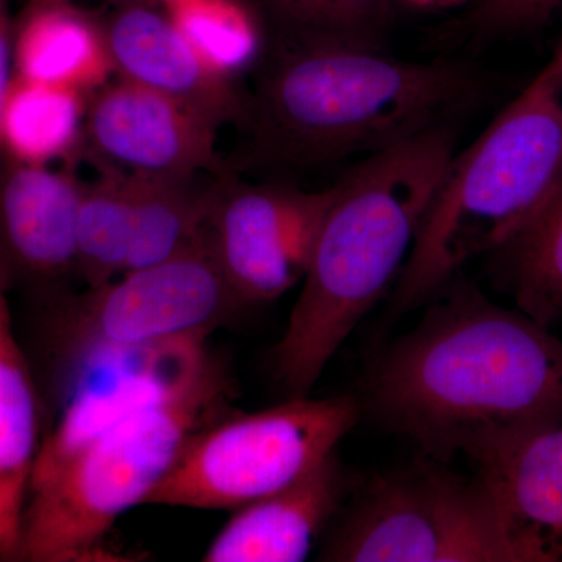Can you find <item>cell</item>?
Segmentation results:
<instances>
[{"label": "cell", "instance_id": "cell-7", "mask_svg": "<svg viewBox=\"0 0 562 562\" xmlns=\"http://www.w3.org/2000/svg\"><path fill=\"white\" fill-rule=\"evenodd\" d=\"M244 305L203 241L65 299L47 317L44 336L72 376L109 355L206 339Z\"/></svg>", "mask_w": 562, "mask_h": 562}, {"label": "cell", "instance_id": "cell-18", "mask_svg": "<svg viewBox=\"0 0 562 562\" xmlns=\"http://www.w3.org/2000/svg\"><path fill=\"white\" fill-rule=\"evenodd\" d=\"M124 176L132 195V243L125 272L171 260L205 241L216 183L205 187L199 176Z\"/></svg>", "mask_w": 562, "mask_h": 562}, {"label": "cell", "instance_id": "cell-11", "mask_svg": "<svg viewBox=\"0 0 562 562\" xmlns=\"http://www.w3.org/2000/svg\"><path fill=\"white\" fill-rule=\"evenodd\" d=\"M205 341L122 351L79 369L74 375L92 371L99 380L76 383L60 419L41 442L33 473L49 471L95 436L190 382L211 361Z\"/></svg>", "mask_w": 562, "mask_h": 562}, {"label": "cell", "instance_id": "cell-26", "mask_svg": "<svg viewBox=\"0 0 562 562\" xmlns=\"http://www.w3.org/2000/svg\"><path fill=\"white\" fill-rule=\"evenodd\" d=\"M469 2L475 3L476 0H395V3H402V5L416 10L454 9V7H461Z\"/></svg>", "mask_w": 562, "mask_h": 562}, {"label": "cell", "instance_id": "cell-19", "mask_svg": "<svg viewBox=\"0 0 562 562\" xmlns=\"http://www.w3.org/2000/svg\"><path fill=\"white\" fill-rule=\"evenodd\" d=\"M83 92L13 76L3 106V158L49 166L83 139Z\"/></svg>", "mask_w": 562, "mask_h": 562}, {"label": "cell", "instance_id": "cell-21", "mask_svg": "<svg viewBox=\"0 0 562 562\" xmlns=\"http://www.w3.org/2000/svg\"><path fill=\"white\" fill-rule=\"evenodd\" d=\"M503 250L513 255L514 295L520 312L543 327L562 322V181Z\"/></svg>", "mask_w": 562, "mask_h": 562}, {"label": "cell", "instance_id": "cell-2", "mask_svg": "<svg viewBox=\"0 0 562 562\" xmlns=\"http://www.w3.org/2000/svg\"><path fill=\"white\" fill-rule=\"evenodd\" d=\"M247 99L250 154L262 165L317 168L447 127L479 99L475 70L406 61L384 49L277 38Z\"/></svg>", "mask_w": 562, "mask_h": 562}, {"label": "cell", "instance_id": "cell-22", "mask_svg": "<svg viewBox=\"0 0 562 562\" xmlns=\"http://www.w3.org/2000/svg\"><path fill=\"white\" fill-rule=\"evenodd\" d=\"M277 38L384 49L395 0H258Z\"/></svg>", "mask_w": 562, "mask_h": 562}, {"label": "cell", "instance_id": "cell-6", "mask_svg": "<svg viewBox=\"0 0 562 562\" xmlns=\"http://www.w3.org/2000/svg\"><path fill=\"white\" fill-rule=\"evenodd\" d=\"M360 419L350 395L236 414L190 436L146 505L235 512L313 471Z\"/></svg>", "mask_w": 562, "mask_h": 562}, {"label": "cell", "instance_id": "cell-8", "mask_svg": "<svg viewBox=\"0 0 562 562\" xmlns=\"http://www.w3.org/2000/svg\"><path fill=\"white\" fill-rule=\"evenodd\" d=\"M438 462L366 484L328 536L321 560L514 562L482 482Z\"/></svg>", "mask_w": 562, "mask_h": 562}, {"label": "cell", "instance_id": "cell-13", "mask_svg": "<svg viewBox=\"0 0 562 562\" xmlns=\"http://www.w3.org/2000/svg\"><path fill=\"white\" fill-rule=\"evenodd\" d=\"M103 31L121 79L183 103L217 128L243 124L247 99L231 77L203 63L168 14L146 3H127L111 14Z\"/></svg>", "mask_w": 562, "mask_h": 562}, {"label": "cell", "instance_id": "cell-9", "mask_svg": "<svg viewBox=\"0 0 562 562\" xmlns=\"http://www.w3.org/2000/svg\"><path fill=\"white\" fill-rule=\"evenodd\" d=\"M333 187L217 181L205 243L233 291L247 305L279 299L302 283Z\"/></svg>", "mask_w": 562, "mask_h": 562}, {"label": "cell", "instance_id": "cell-4", "mask_svg": "<svg viewBox=\"0 0 562 562\" xmlns=\"http://www.w3.org/2000/svg\"><path fill=\"white\" fill-rule=\"evenodd\" d=\"M561 181L560 44L531 83L447 162L395 283V312L443 290L465 262L508 247Z\"/></svg>", "mask_w": 562, "mask_h": 562}, {"label": "cell", "instance_id": "cell-1", "mask_svg": "<svg viewBox=\"0 0 562 562\" xmlns=\"http://www.w3.org/2000/svg\"><path fill=\"white\" fill-rule=\"evenodd\" d=\"M366 376L384 427L435 461L562 420V341L522 312L453 284Z\"/></svg>", "mask_w": 562, "mask_h": 562}, {"label": "cell", "instance_id": "cell-29", "mask_svg": "<svg viewBox=\"0 0 562 562\" xmlns=\"http://www.w3.org/2000/svg\"><path fill=\"white\" fill-rule=\"evenodd\" d=\"M560 44H561V47H562V41H561V43H560Z\"/></svg>", "mask_w": 562, "mask_h": 562}, {"label": "cell", "instance_id": "cell-12", "mask_svg": "<svg viewBox=\"0 0 562 562\" xmlns=\"http://www.w3.org/2000/svg\"><path fill=\"white\" fill-rule=\"evenodd\" d=\"M514 562H562V420L473 458Z\"/></svg>", "mask_w": 562, "mask_h": 562}, {"label": "cell", "instance_id": "cell-3", "mask_svg": "<svg viewBox=\"0 0 562 562\" xmlns=\"http://www.w3.org/2000/svg\"><path fill=\"white\" fill-rule=\"evenodd\" d=\"M454 154L452 125L362 158L333 187L302 291L272 360L306 397L351 331L397 281Z\"/></svg>", "mask_w": 562, "mask_h": 562}, {"label": "cell", "instance_id": "cell-10", "mask_svg": "<svg viewBox=\"0 0 562 562\" xmlns=\"http://www.w3.org/2000/svg\"><path fill=\"white\" fill-rule=\"evenodd\" d=\"M217 131L183 103L124 79L103 85L83 125L103 169L177 179L216 169Z\"/></svg>", "mask_w": 562, "mask_h": 562}, {"label": "cell", "instance_id": "cell-20", "mask_svg": "<svg viewBox=\"0 0 562 562\" xmlns=\"http://www.w3.org/2000/svg\"><path fill=\"white\" fill-rule=\"evenodd\" d=\"M132 243V195L124 173L105 169L83 184L76 224V269L88 286L116 279L127 269Z\"/></svg>", "mask_w": 562, "mask_h": 562}, {"label": "cell", "instance_id": "cell-5", "mask_svg": "<svg viewBox=\"0 0 562 562\" xmlns=\"http://www.w3.org/2000/svg\"><path fill=\"white\" fill-rule=\"evenodd\" d=\"M228 379L211 360L160 402L125 417L49 471L33 473L18 561H99L122 514L146 505L190 436L224 405Z\"/></svg>", "mask_w": 562, "mask_h": 562}, {"label": "cell", "instance_id": "cell-25", "mask_svg": "<svg viewBox=\"0 0 562 562\" xmlns=\"http://www.w3.org/2000/svg\"><path fill=\"white\" fill-rule=\"evenodd\" d=\"M13 33L14 18L9 0H0V165L3 160L2 120L7 92L13 80Z\"/></svg>", "mask_w": 562, "mask_h": 562}, {"label": "cell", "instance_id": "cell-24", "mask_svg": "<svg viewBox=\"0 0 562 562\" xmlns=\"http://www.w3.org/2000/svg\"><path fill=\"white\" fill-rule=\"evenodd\" d=\"M562 9V0H476L473 32L483 36L525 35L541 31Z\"/></svg>", "mask_w": 562, "mask_h": 562}, {"label": "cell", "instance_id": "cell-16", "mask_svg": "<svg viewBox=\"0 0 562 562\" xmlns=\"http://www.w3.org/2000/svg\"><path fill=\"white\" fill-rule=\"evenodd\" d=\"M0 268V561H18L22 514L41 442L40 401L18 341Z\"/></svg>", "mask_w": 562, "mask_h": 562}, {"label": "cell", "instance_id": "cell-28", "mask_svg": "<svg viewBox=\"0 0 562 562\" xmlns=\"http://www.w3.org/2000/svg\"><path fill=\"white\" fill-rule=\"evenodd\" d=\"M155 2H160L166 9V7L173 5V3L184 2V0H155Z\"/></svg>", "mask_w": 562, "mask_h": 562}, {"label": "cell", "instance_id": "cell-23", "mask_svg": "<svg viewBox=\"0 0 562 562\" xmlns=\"http://www.w3.org/2000/svg\"><path fill=\"white\" fill-rule=\"evenodd\" d=\"M166 14L221 76L233 79L262 54L260 22L241 0H184L166 7Z\"/></svg>", "mask_w": 562, "mask_h": 562}, {"label": "cell", "instance_id": "cell-17", "mask_svg": "<svg viewBox=\"0 0 562 562\" xmlns=\"http://www.w3.org/2000/svg\"><path fill=\"white\" fill-rule=\"evenodd\" d=\"M13 70L21 79L85 92L113 72L103 25L74 3L24 7L14 18Z\"/></svg>", "mask_w": 562, "mask_h": 562}, {"label": "cell", "instance_id": "cell-27", "mask_svg": "<svg viewBox=\"0 0 562 562\" xmlns=\"http://www.w3.org/2000/svg\"><path fill=\"white\" fill-rule=\"evenodd\" d=\"M74 0H27L24 7L49 5V3H72Z\"/></svg>", "mask_w": 562, "mask_h": 562}, {"label": "cell", "instance_id": "cell-15", "mask_svg": "<svg viewBox=\"0 0 562 562\" xmlns=\"http://www.w3.org/2000/svg\"><path fill=\"white\" fill-rule=\"evenodd\" d=\"M353 480L333 452L297 482L235 509L206 562H301L335 519Z\"/></svg>", "mask_w": 562, "mask_h": 562}, {"label": "cell", "instance_id": "cell-14", "mask_svg": "<svg viewBox=\"0 0 562 562\" xmlns=\"http://www.w3.org/2000/svg\"><path fill=\"white\" fill-rule=\"evenodd\" d=\"M81 187L49 166L0 165V268L14 280L47 283L76 269Z\"/></svg>", "mask_w": 562, "mask_h": 562}]
</instances>
